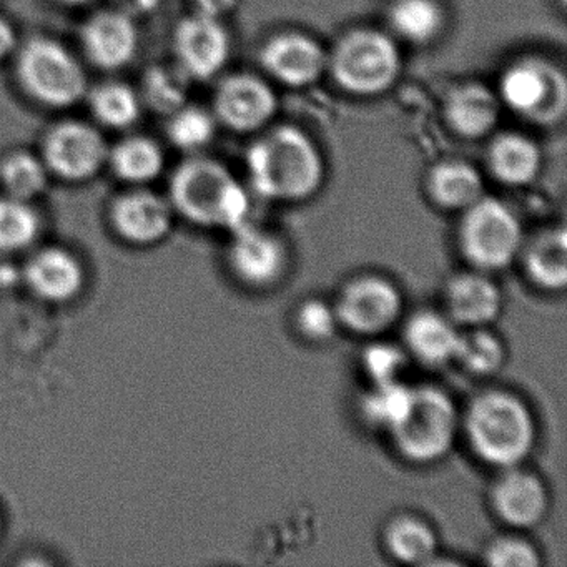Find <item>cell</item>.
I'll return each mask as SVG.
<instances>
[{"label":"cell","mask_w":567,"mask_h":567,"mask_svg":"<svg viewBox=\"0 0 567 567\" xmlns=\"http://www.w3.org/2000/svg\"><path fill=\"white\" fill-rule=\"evenodd\" d=\"M245 162L251 190L278 204L308 200L327 181L323 152L307 131L293 124L268 125L255 134Z\"/></svg>","instance_id":"1"},{"label":"cell","mask_w":567,"mask_h":567,"mask_svg":"<svg viewBox=\"0 0 567 567\" xmlns=\"http://www.w3.org/2000/svg\"><path fill=\"white\" fill-rule=\"evenodd\" d=\"M461 431L477 460L497 470L519 466L534 451L537 424L526 401L506 390H484L461 413Z\"/></svg>","instance_id":"2"},{"label":"cell","mask_w":567,"mask_h":567,"mask_svg":"<svg viewBox=\"0 0 567 567\" xmlns=\"http://www.w3.org/2000/svg\"><path fill=\"white\" fill-rule=\"evenodd\" d=\"M167 198L174 212L198 227L234 231L250 221L248 188L227 165L204 154L188 155L175 168Z\"/></svg>","instance_id":"3"},{"label":"cell","mask_w":567,"mask_h":567,"mask_svg":"<svg viewBox=\"0 0 567 567\" xmlns=\"http://www.w3.org/2000/svg\"><path fill=\"white\" fill-rule=\"evenodd\" d=\"M401 72L400 42L381 29L368 25L350 29L328 51L327 75L351 97L386 94L400 81Z\"/></svg>","instance_id":"4"},{"label":"cell","mask_w":567,"mask_h":567,"mask_svg":"<svg viewBox=\"0 0 567 567\" xmlns=\"http://www.w3.org/2000/svg\"><path fill=\"white\" fill-rule=\"evenodd\" d=\"M496 94L503 109L537 127H557L566 118V72L544 55H523L507 64Z\"/></svg>","instance_id":"5"},{"label":"cell","mask_w":567,"mask_h":567,"mask_svg":"<svg viewBox=\"0 0 567 567\" xmlns=\"http://www.w3.org/2000/svg\"><path fill=\"white\" fill-rule=\"evenodd\" d=\"M460 433L461 413L450 393L421 384L413 386L406 414L388 434L408 463L433 464L451 453Z\"/></svg>","instance_id":"6"},{"label":"cell","mask_w":567,"mask_h":567,"mask_svg":"<svg viewBox=\"0 0 567 567\" xmlns=\"http://www.w3.org/2000/svg\"><path fill=\"white\" fill-rule=\"evenodd\" d=\"M524 240L519 215L499 198L483 195L461 212L457 247L474 270H504L519 258Z\"/></svg>","instance_id":"7"},{"label":"cell","mask_w":567,"mask_h":567,"mask_svg":"<svg viewBox=\"0 0 567 567\" xmlns=\"http://www.w3.org/2000/svg\"><path fill=\"white\" fill-rule=\"evenodd\" d=\"M16 74L22 91L45 107L71 109L87 97V74L81 62L51 38H32L19 48Z\"/></svg>","instance_id":"8"},{"label":"cell","mask_w":567,"mask_h":567,"mask_svg":"<svg viewBox=\"0 0 567 567\" xmlns=\"http://www.w3.org/2000/svg\"><path fill=\"white\" fill-rule=\"evenodd\" d=\"M340 327L363 338H380L400 321L404 300L390 278L363 274L351 278L333 303Z\"/></svg>","instance_id":"9"},{"label":"cell","mask_w":567,"mask_h":567,"mask_svg":"<svg viewBox=\"0 0 567 567\" xmlns=\"http://www.w3.org/2000/svg\"><path fill=\"white\" fill-rule=\"evenodd\" d=\"M218 125L241 135H255L274 122L278 97L267 78L235 72L218 82L212 102Z\"/></svg>","instance_id":"10"},{"label":"cell","mask_w":567,"mask_h":567,"mask_svg":"<svg viewBox=\"0 0 567 567\" xmlns=\"http://www.w3.org/2000/svg\"><path fill=\"white\" fill-rule=\"evenodd\" d=\"M109 144L94 125L64 121L51 128L42 144V161L51 175L81 184L101 174L107 165Z\"/></svg>","instance_id":"11"},{"label":"cell","mask_w":567,"mask_h":567,"mask_svg":"<svg viewBox=\"0 0 567 567\" xmlns=\"http://www.w3.org/2000/svg\"><path fill=\"white\" fill-rule=\"evenodd\" d=\"M230 234L228 267L240 284L267 290L284 280L290 265V250L280 235L251 221Z\"/></svg>","instance_id":"12"},{"label":"cell","mask_w":567,"mask_h":567,"mask_svg":"<svg viewBox=\"0 0 567 567\" xmlns=\"http://www.w3.org/2000/svg\"><path fill=\"white\" fill-rule=\"evenodd\" d=\"M258 61L268 81L300 91L327 75L328 51L307 32L281 31L264 42Z\"/></svg>","instance_id":"13"},{"label":"cell","mask_w":567,"mask_h":567,"mask_svg":"<svg viewBox=\"0 0 567 567\" xmlns=\"http://www.w3.org/2000/svg\"><path fill=\"white\" fill-rule=\"evenodd\" d=\"M175 64L194 82H207L227 68L231 38L221 19L194 14L182 19L174 31Z\"/></svg>","instance_id":"14"},{"label":"cell","mask_w":567,"mask_h":567,"mask_svg":"<svg viewBox=\"0 0 567 567\" xmlns=\"http://www.w3.org/2000/svg\"><path fill=\"white\" fill-rule=\"evenodd\" d=\"M503 104L496 89L480 81L453 85L441 105L444 125L454 137L466 142L486 141L499 127Z\"/></svg>","instance_id":"15"},{"label":"cell","mask_w":567,"mask_h":567,"mask_svg":"<svg viewBox=\"0 0 567 567\" xmlns=\"http://www.w3.org/2000/svg\"><path fill=\"white\" fill-rule=\"evenodd\" d=\"M491 507L494 514L514 529H530L546 517L549 491L533 471L519 466L501 470L491 486Z\"/></svg>","instance_id":"16"},{"label":"cell","mask_w":567,"mask_h":567,"mask_svg":"<svg viewBox=\"0 0 567 567\" xmlns=\"http://www.w3.org/2000/svg\"><path fill=\"white\" fill-rule=\"evenodd\" d=\"M81 42L92 65L114 72L134 61L141 48V32L135 19L112 8L87 19L81 31Z\"/></svg>","instance_id":"17"},{"label":"cell","mask_w":567,"mask_h":567,"mask_svg":"<svg viewBox=\"0 0 567 567\" xmlns=\"http://www.w3.org/2000/svg\"><path fill=\"white\" fill-rule=\"evenodd\" d=\"M174 208L168 198L151 190L121 195L112 205V227L132 245H154L164 240L174 224Z\"/></svg>","instance_id":"18"},{"label":"cell","mask_w":567,"mask_h":567,"mask_svg":"<svg viewBox=\"0 0 567 567\" xmlns=\"http://www.w3.org/2000/svg\"><path fill=\"white\" fill-rule=\"evenodd\" d=\"M446 315L461 328L489 327L503 310V295L496 281L484 271L457 274L444 288Z\"/></svg>","instance_id":"19"},{"label":"cell","mask_w":567,"mask_h":567,"mask_svg":"<svg viewBox=\"0 0 567 567\" xmlns=\"http://www.w3.org/2000/svg\"><path fill=\"white\" fill-rule=\"evenodd\" d=\"M486 172L504 187H527L539 177L543 151L529 135L519 131L494 132L487 142Z\"/></svg>","instance_id":"20"},{"label":"cell","mask_w":567,"mask_h":567,"mask_svg":"<svg viewBox=\"0 0 567 567\" xmlns=\"http://www.w3.org/2000/svg\"><path fill=\"white\" fill-rule=\"evenodd\" d=\"M424 188L434 207L457 214L486 195L483 172L461 158H444L431 165Z\"/></svg>","instance_id":"21"},{"label":"cell","mask_w":567,"mask_h":567,"mask_svg":"<svg viewBox=\"0 0 567 567\" xmlns=\"http://www.w3.org/2000/svg\"><path fill=\"white\" fill-rule=\"evenodd\" d=\"M461 328L447 315L421 310L408 318L403 338L408 354L430 367L456 360Z\"/></svg>","instance_id":"22"},{"label":"cell","mask_w":567,"mask_h":567,"mask_svg":"<svg viewBox=\"0 0 567 567\" xmlns=\"http://www.w3.org/2000/svg\"><path fill=\"white\" fill-rule=\"evenodd\" d=\"M25 280L42 300L65 303L81 293L85 275L74 255L62 248H48L31 258Z\"/></svg>","instance_id":"23"},{"label":"cell","mask_w":567,"mask_h":567,"mask_svg":"<svg viewBox=\"0 0 567 567\" xmlns=\"http://www.w3.org/2000/svg\"><path fill=\"white\" fill-rule=\"evenodd\" d=\"M386 31L411 48H427L446 31L447 14L441 0H390Z\"/></svg>","instance_id":"24"},{"label":"cell","mask_w":567,"mask_h":567,"mask_svg":"<svg viewBox=\"0 0 567 567\" xmlns=\"http://www.w3.org/2000/svg\"><path fill=\"white\" fill-rule=\"evenodd\" d=\"M530 284L544 291H563L567 285V231L547 227L524 240L519 254Z\"/></svg>","instance_id":"25"},{"label":"cell","mask_w":567,"mask_h":567,"mask_svg":"<svg viewBox=\"0 0 567 567\" xmlns=\"http://www.w3.org/2000/svg\"><path fill=\"white\" fill-rule=\"evenodd\" d=\"M383 546L398 563L426 566L437 554L436 530L414 514H400L384 526Z\"/></svg>","instance_id":"26"},{"label":"cell","mask_w":567,"mask_h":567,"mask_svg":"<svg viewBox=\"0 0 567 567\" xmlns=\"http://www.w3.org/2000/svg\"><path fill=\"white\" fill-rule=\"evenodd\" d=\"M107 164L122 182L145 185L164 172V148L154 138L132 135L109 148Z\"/></svg>","instance_id":"27"},{"label":"cell","mask_w":567,"mask_h":567,"mask_svg":"<svg viewBox=\"0 0 567 567\" xmlns=\"http://www.w3.org/2000/svg\"><path fill=\"white\" fill-rule=\"evenodd\" d=\"M89 107L102 127L127 131L142 117L141 92L121 81H109L87 92Z\"/></svg>","instance_id":"28"},{"label":"cell","mask_w":567,"mask_h":567,"mask_svg":"<svg viewBox=\"0 0 567 567\" xmlns=\"http://www.w3.org/2000/svg\"><path fill=\"white\" fill-rule=\"evenodd\" d=\"M192 81L175 62L158 64L148 69L142 82V102L158 115L174 114L178 109L188 104Z\"/></svg>","instance_id":"29"},{"label":"cell","mask_w":567,"mask_h":567,"mask_svg":"<svg viewBox=\"0 0 567 567\" xmlns=\"http://www.w3.org/2000/svg\"><path fill=\"white\" fill-rule=\"evenodd\" d=\"M51 172L39 155L28 151L9 152L0 161V185L9 197L31 204L44 194Z\"/></svg>","instance_id":"30"},{"label":"cell","mask_w":567,"mask_h":567,"mask_svg":"<svg viewBox=\"0 0 567 567\" xmlns=\"http://www.w3.org/2000/svg\"><path fill=\"white\" fill-rule=\"evenodd\" d=\"M220 125L214 112L202 105L185 104L167 117L168 142L187 155L204 154L205 148L215 141Z\"/></svg>","instance_id":"31"},{"label":"cell","mask_w":567,"mask_h":567,"mask_svg":"<svg viewBox=\"0 0 567 567\" xmlns=\"http://www.w3.org/2000/svg\"><path fill=\"white\" fill-rule=\"evenodd\" d=\"M413 400V386L403 380L371 384L361 396L360 413L370 426L390 433L406 414Z\"/></svg>","instance_id":"32"},{"label":"cell","mask_w":567,"mask_h":567,"mask_svg":"<svg viewBox=\"0 0 567 567\" xmlns=\"http://www.w3.org/2000/svg\"><path fill=\"white\" fill-rule=\"evenodd\" d=\"M506 347L503 340L487 327L467 328L461 331L456 363L474 377H491L504 367Z\"/></svg>","instance_id":"33"},{"label":"cell","mask_w":567,"mask_h":567,"mask_svg":"<svg viewBox=\"0 0 567 567\" xmlns=\"http://www.w3.org/2000/svg\"><path fill=\"white\" fill-rule=\"evenodd\" d=\"M41 221L29 202L2 195L0 197V251L24 250L34 244Z\"/></svg>","instance_id":"34"},{"label":"cell","mask_w":567,"mask_h":567,"mask_svg":"<svg viewBox=\"0 0 567 567\" xmlns=\"http://www.w3.org/2000/svg\"><path fill=\"white\" fill-rule=\"evenodd\" d=\"M371 343L361 353V368L370 384L391 383L403 380L410 354L404 348L390 341L371 338Z\"/></svg>","instance_id":"35"},{"label":"cell","mask_w":567,"mask_h":567,"mask_svg":"<svg viewBox=\"0 0 567 567\" xmlns=\"http://www.w3.org/2000/svg\"><path fill=\"white\" fill-rule=\"evenodd\" d=\"M295 328L311 343H327L337 337L341 327L333 305L320 298H310L298 305Z\"/></svg>","instance_id":"36"},{"label":"cell","mask_w":567,"mask_h":567,"mask_svg":"<svg viewBox=\"0 0 567 567\" xmlns=\"http://www.w3.org/2000/svg\"><path fill=\"white\" fill-rule=\"evenodd\" d=\"M484 563L491 567H537L540 554L530 540L516 534H506L487 544Z\"/></svg>","instance_id":"37"},{"label":"cell","mask_w":567,"mask_h":567,"mask_svg":"<svg viewBox=\"0 0 567 567\" xmlns=\"http://www.w3.org/2000/svg\"><path fill=\"white\" fill-rule=\"evenodd\" d=\"M195 12L208 16V18L224 19L237 11L240 0H192Z\"/></svg>","instance_id":"38"},{"label":"cell","mask_w":567,"mask_h":567,"mask_svg":"<svg viewBox=\"0 0 567 567\" xmlns=\"http://www.w3.org/2000/svg\"><path fill=\"white\" fill-rule=\"evenodd\" d=\"M114 9L131 16L132 19L145 18V16L154 14L162 6V0H112Z\"/></svg>","instance_id":"39"},{"label":"cell","mask_w":567,"mask_h":567,"mask_svg":"<svg viewBox=\"0 0 567 567\" xmlns=\"http://www.w3.org/2000/svg\"><path fill=\"white\" fill-rule=\"evenodd\" d=\"M18 32L8 19L0 16V64L18 51Z\"/></svg>","instance_id":"40"},{"label":"cell","mask_w":567,"mask_h":567,"mask_svg":"<svg viewBox=\"0 0 567 567\" xmlns=\"http://www.w3.org/2000/svg\"><path fill=\"white\" fill-rule=\"evenodd\" d=\"M58 2L68 8H84V6L92 4L94 0H58Z\"/></svg>","instance_id":"41"},{"label":"cell","mask_w":567,"mask_h":567,"mask_svg":"<svg viewBox=\"0 0 567 567\" xmlns=\"http://www.w3.org/2000/svg\"><path fill=\"white\" fill-rule=\"evenodd\" d=\"M0 533H2V517H0Z\"/></svg>","instance_id":"42"}]
</instances>
